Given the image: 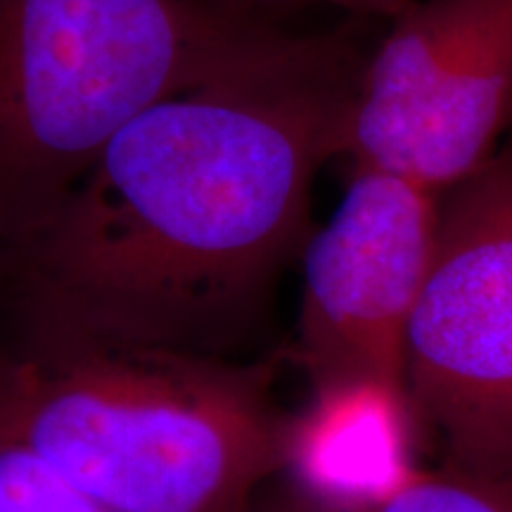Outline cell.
Segmentation results:
<instances>
[{
	"instance_id": "3",
	"label": "cell",
	"mask_w": 512,
	"mask_h": 512,
	"mask_svg": "<svg viewBox=\"0 0 512 512\" xmlns=\"http://www.w3.org/2000/svg\"><path fill=\"white\" fill-rule=\"evenodd\" d=\"M306 36L216 0H0V254L41 233L140 114Z\"/></svg>"
},
{
	"instance_id": "8",
	"label": "cell",
	"mask_w": 512,
	"mask_h": 512,
	"mask_svg": "<svg viewBox=\"0 0 512 512\" xmlns=\"http://www.w3.org/2000/svg\"><path fill=\"white\" fill-rule=\"evenodd\" d=\"M0 512H117L34 448L0 432Z\"/></svg>"
},
{
	"instance_id": "6",
	"label": "cell",
	"mask_w": 512,
	"mask_h": 512,
	"mask_svg": "<svg viewBox=\"0 0 512 512\" xmlns=\"http://www.w3.org/2000/svg\"><path fill=\"white\" fill-rule=\"evenodd\" d=\"M441 195L389 171L351 166L342 202L313 228L294 358L313 389L373 382L406 389L408 328L439 235Z\"/></svg>"
},
{
	"instance_id": "7",
	"label": "cell",
	"mask_w": 512,
	"mask_h": 512,
	"mask_svg": "<svg viewBox=\"0 0 512 512\" xmlns=\"http://www.w3.org/2000/svg\"><path fill=\"white\" fill-rule=\"evenodd\" d=\"M356 512H512V463H446L396 479Z\"/></svg>"
},
{
	"instance_id": "9",
	"label": "cell",
	"mask_w": 512,
	"mask_h": 512,
	"mask_svg": "<svg viewBox=\"0 0 512 512\" xmlns=\"http://www.w3.org/2000/svg\"><path fill=\"white\" fill-rule=\"evenodd\" d=\"M216 3L226 5L238 15L287 27V19L309 8H335L354 17L394 19L413 0H216Z\"/></svg>"
},
{
	"instance_id": "4",
	"label": "cell",
	"mask_w": 512,
	"mask_h": 512,
	"mask_svg": "<svg viewBox=\"0 0 512 512\" xmlns=\"http://www.w3.org/2000/svg\"><path fill=\"white\" fill-rule=\"evenodd\" d=\"M389 22L358 76L342 157L444 195L512 128V0H413Z\"/></svg>"
},
{
	"instance_id": "2",
	"label": "cell",
	"mask_w": 512,
	"mask_h": 512,
	"mask_svg": "<svg viewBox=\"0 0 512 512\" xmlns=\"http://www.w3.org/2000/svg\"><path fill=\"white\" fill-rule=\"evenodd\" d=\"M273 368L192 351L22 337L0 432L117 512H245L292 463Z\"/></svg>"
},
{
	"instance_id": "1",
	"label": "cell",
	"mask_w": 512,
	"mask_h": 512,
	"mask_svg": "<svg viewBox=\"0 0 512 512\" xmlns=\"http://www.w3.org/2000/svg\"><path fill=\"white\" fill-rule=\"evenodd\" d=\"M366 57L351 29L309 31L271 67L131 121L48 226L0 254L22 337L235 358L309 240Z\"/></svg>"
},
{
	"instance_id": "10",
	"label": "cell",
	"mask_w": 512,
	"mask_h": 512,
	"mask_svg": "<svg viewBox=\"0 0 512 512\" xmlns=\"http://www.w3.org/2000/svg\"><path fill=\"white\" fill-rule=\"evenodd\" d=\"M245 512H356L302 486L259 494Z\"/></svg>"
},
{
	"instance_id": "5",
	"label": "cell",
	"mask_w": 512,
	"mask_h": 512,
	"mask_svg": "<svg viewBox=\"0 0 512 512\" xmlns=\"http://www.w3.org/2000/svg\"><path fill=\"white\" fill-rule=\"evenodd\" d=\"M406 394L448 463H512V140L441 195Z\"/></svg>"
}]
</instances>
